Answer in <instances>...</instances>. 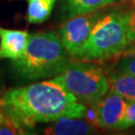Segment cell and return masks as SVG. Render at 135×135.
<instances>
[{
  "label": "cell",
  "instance_id": "5b68a950",
  "mask_svg": "<svg viewBox=\"0 0 135 135\" xmlns=\"http://www.w3.org/2000/svg\"><path fill=\"white\" fill-rule=\"evenodd\" d=\"M104 12L102 9L69 17L59 30V36L69 56L76 57L85 44L97 20Z\"/></svg>",
  "mask_w": 135,
  "mask_h": 135
},
{
  "label": "cell",
  "instance_id": "4fadbf2b",
  "mask_svg": "<svg viewBox=\"0 0 135 135\" xmlns=\"http://www.w3.org/2000/svg\"><path fill=\"white\" fill-rule=\"evenodd\" d=\"M115 70L135 75V55H128L121 58L116 63Z\"/></svg>",
  "mask_w": 135,
  "mask_h": 135
},
{
  "label": "cell",
  "instance_id": "7a4b0ae2",
  "mask_svg": "<svg viewBox=\"0 0 135 135\" xmlns=\"http://www.w3.org/2000/svg\"><path fill=\"white\" fill-rule=\"evenodd\" d=\"M56 31L30 34L22 57L12 62L16 73L26 80L56 76L71 60Z\"/></svg>",
  "mask_w": 135,
  "mask_h": 135
},
{
  "label": "cell",
  "instance_id": "3957f363",
  "mask_svg": "<svg viewBox=\"0 0 135 135\" xmlns=\"http://www.w3.org/2000/svg\"><path fill=\"white\" fill-rule=\"evenodd\" d=\"M131 46L128 12H104L75 58L84 61L106 60L120 56Z\"/></svg>",
  "mask_w": 135,
  "mask_h": 135
},
{
  "label": "cell",
  "instance_id": "ba28073f",
  "mask_svg": "<svg viewBox=\"0 0 135 135\" xmlns=\"http://www.w3.org/2000/svg\"><path fill=\"white\" fill-rule=\"evenodd\" d=\"M94 127L88 122L76 117H64L47 127L44 133L50 135H87L94 133Z\"/></svg>",
  "mask_w": 135,
  "mask_h": 135
},
{
  "label": "cell",
  "instance_id": "9c48e42d",
  "mask_svg": "<svg viewBox=\"0 0 135 135\" xmlns=\"http://www.w3.org/2000/svg\"><path fill=\"white\" fill-rule=\"evenodd\" d=\"M108 92L116 93L127 101L135 100V75L115 70L108 76Z\"/></svg>",
  "mask_w": 135,
  "mask_h": 135
},
{
  "label": "cell",
  "instance_id": "9a60e30c",
  "mask_svg": "<svg viewBox=\"0 0 135 135\" xmlns=\"http://www.w3.org/2000/svg\"><path fill=\"white\" fill-rule=\"evenodd\" d=\"M0 124H6V125H11L10 124V122L8 121V119H7V117L0 111ZM12 126V125H11Z\"/></svg>",
  "mask_w": 135,
  "mask_h": 135
},
{
  "label": "cell",
  "instance_id": "7c38bea8",
  "mask_svg": "<svg viewBox=\"0 0 135 135\" xmlns=\"http://www.w3.org/2000/svg\"><path fill=\"white\" fill-rule=\"evenodd\" d=\"M133 126H135V100L127 102L124 113L116 130H126Z\"/></svg>",
  "mask_w": 135,
  "mask_h": 135
},
{
  "label": "cell",
  "instance_id": "30bf717a",
  "mask_svg": "<svg viewBox=\"0 0 135 135\" xmlns=\"http://www.w3.org/2000/svg\"><path fill=\"white\" fill-rule=\"evenodd\" d=\"M125 0H64V11L67 17L102 9L108 5Z\"/></svg>",
  "mask_w": 135,
  "mask_h": 135
},
{
  "label": "cell",
  "instance_id": "8fae6325",
  "mask_svg": "<svg viewBox=\"0 0 135 135\" xmlns=\"http://www.w3.org/2000/svg\"><path fill=\"white\" fill-rule=\"evenodd\" d=\"M27 20L32 24H41L50 17L57 0H26Z\"/></svg>",
  "mask_w": 135,
  "mask_h": 135
},
{
  "label": "cell",
  "instance_id": "6da1fadb",
  "mask_svg": "<svg viewBox=\"0 0 135 135\" xmlns=\"http://www.w3.org/2000/svg\"><path fill=\"white\" fill-rule=\"evenodd\" d=\"M87 105L66 91L53 79L17 87L0 97V111L16 130L64 117L83 118Z\"/></svg>",
  "mask_w": 135,
  "mask_h": 135
},
{
  "label": "cell",
  "instance_id": "277c9868",
  "mask_svg": "<svg viewBox=\"0 0 135 135\" xmlns=\"http://www.w3.org/2000/svg\"><path fill=\"white\" fill-rule=\"evenodd\" d=\"M52 79L87 106L99 101L109 89L108 76L105 71L91 61H70Z\"/></svg>",
  "mask_w": 135,
  "mask_h": 135
},
{
  "label": "cell",
  "instance_id": "52a82bcc",
  "mask_svg": "<svg viewBox=\"0 0 135 135\" xmlns=\"http://www.w3.org/2000/svg\"><path fill=\"white\" fill-rule=\"evenodd\" d=\"M30 34L26 30L6 29L0 26V59L12 62L22 57L28 43Z\"/></svg>",
  "mask_w": 135,
  "mask_h": 135
},
{
  "label": "cell",
  "instance_id": "8992f818",
  "mask_svg": "<svg viewBox=\"0 0 135 135\" xmlns=\"http://www.w3.org/2000/svg\"><path fill=\"white\" fill-rule=\"evenodd\" d=\"M127 100L122 96L107 92L105 96L91 104L93 120L102 129H116L127 105Z\"/></svg>",
  "mask_w": 135,
  "mask_h": 135
},
{
  "label": "cell",
  "instance_id": "5bb4252c",
  "mask_svg": "<svg viewBox=\"0 0 135 135\" xmlns=\"http://www.w3.org/2000/svg\"><path fill=\"white\" fill-rule=\"evenodd\" d=\"M128 26L131 44L135 45V10L128 12Z\"/></svg>",
  "mask_w": 135,
  "mask_h": 135
}]
</instances>
